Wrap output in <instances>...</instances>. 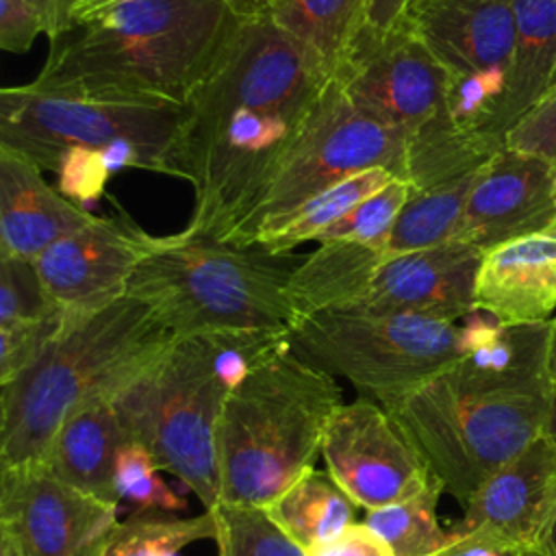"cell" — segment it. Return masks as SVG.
<instances>
[{
	"label": "cell",
	"mask_w": 556,
	"mask_h": 556,
	"mask_svg": "<svg viewBox=\"0 0 556 556\" xmlns=\"http://www.w3.org/2000/svg\"><path fill=\"white\" fill-rule=\"evenodd\" d=\"M356 508V502L332 480V476L315 467L302 473L265 506L278 528L304 549L354 523Z\"/></svg>",
	"instance_id": "d4e9b609"
},
{
	"label": "cell",
	"mask_w": 556,
	"mask_h": 556,
	"mask_svg": "<svg viewBox=\"0 0 556 556\" xmlns=\"http://www.w3.org/2000/svg\"><path fill=\"white\" fill-rule=\"evenodd\" d=\"M397 178L393 172L376 167L361 172L298 206L269 232L258 239V248L269 254H287L304 241H317V237L350 213L358 202L382 189L387 182Z\"/></svg>",
	"instance_id": "4316f807"
},
{
	"label": "cell",
	"mask_w": 556,
	"mask_h": 556,
	"mask_svg": "<svg viewBox=\"0 0 556 556\" xmlns=\"http://www.w3.org/2000/svg\"><path fill=\"white\" fill-rule=\"evenodd\" d=\"M552 89H556V70H554L552 80H549V85H547V91H552ZM547 91H545V93H547Z\"/></svg>",
	"instance_id": "f6af8a7d"
},
{
	"label": "cell",
	"mask_w": 556,
	"mask_h": 556,
	"mask_svg": "<svg viewBox=\"0 0 556 556\" xmlns=\"http://www.w3.org/2000/svg\"><path fill=\"white\" fill-rule=\"evenodd\" d=\"M306 556H395L391 545L365 521H354L339 534L315 543Z\"/></svg>",
	"instance_id": "d590c367"
},
{
	"label": "cell",
	"mask_w": 556,
	"mask_h": 556,
	"mask_svg": "<svg viewBox=\"0 0 556 556\" xmlns=\"http://www.w3.org/2000/svg\"><path fill=\"white\" fill-rule=\"evenodd\" d=\"M465 354L393 404L389 415L463 508L482 482L545 434L549 321L463 319Z\"/></svg>",
	"instance_id": "7a4b0ae2"
},
{
	"label": "cell",
	"mask_w": 556,
	"mask_h": 556,
	"mask_svg": "<svg viewBox=\"0 0 556 556\" xmlns=\"http://www.w3.org/2000/svg\"><path fill=\"white\" fill-rule=\"evenodd\" d=\"M545 434L556 445V315L549 319V343H547V419Z\"/></svg>",
	"instance_id": "f35d334b"
},
{
	"label": "cell",
	"mask_w": 556,
	"mask_h": 556,
	"mask_svg": "<svg viewBox=\"0 0 556 556\" xmlns=\"http://www.w3.org/2000/svg\"><path fill=\"white\" fill-rule=\"evenodd\" d=\"M443 486L437 478L417 495L365 513V523L380 534L395 556H432L456 541V532L439 523L437 506Z\"/></svg>",
	"instance_id": "83f0119b"
},
{
	"label": "cell",
	"mask_w": 556,
	"mask_h": 556,
	"mask_svg": "<svg viewBox=\"0 0 556 556\" xmlns=\"http://www.w3.org/2000/svg\"><path fill=\"white\" fill-rule=\"evenodd\" d=\"M115 491L119 506L124 504L130 515H174L187 506L161 478V465L152 452L135 439H126L117 452Z\"/></svg>",
	"instance_id": "4dcf8cb0"
},
{
	"label": "cell",
	"mask_w": 556,
	"mask_h": 556,
	"mask_svg": "<svg viewBox=\"0 0 556 556\" xmlns=\"http://www.w3.org/2000/svg\"><path fill=\"white\" fill-rule=\"evenodd\" d=\"M556 517V445L539 437L491 473L454 526L508 556H541Z\"/></svg>",
	"instance_id": "2e32d148"
},
{
	"label": "cell",
	"mask_w": 556,
	"mask_h": 556,
	"mask_svg": "<svg viewBox=\"0 0 556 556\" xmlns=\"http://www.w3.org/2000/svg\"><path fill=\"white\" fill-rule=\"evenodd\" d=\"M235 22L226 0H122L54 41L28 85L59 96L185 104Z\"/></svg>",
	"instance_id": "3957f363"
},
{
	"label": "cell",
	"mask_w": 556,
	"mask_h": 556,
	"mask_svg": "<svg viewBox=\"0 0 556 556\" xmlns=\"http://www.w3.org/2000/svg\"><path fill=\"white\" fill-rule=\"evenodd\" d=\"M556 222V165L500 148L478 172L456 239L482 254Z\"/></svg>",
	"instance_id": "e0dca14e"
},
{
	"label": "cell",
	"mask_w": 556,
	"mask_h": 556,
	"mask_svg": "<svg viewBox=\"0 0 556 556\" xmlns=\"http://www.w3.org/2000/svg\"><path fill=\"white\" fill-rule=\"evenodd\" d=\"M172 339L152 308L128 295L67 317L56 339L0 384V469L37 465L74 408L115 397Z\"/></svg>",
	"instance_id": "5b68a950"
},
{
	"label": "cell",
	"mask_w": 556,
	"mask_h": 556,
	"mask_svg": "<svg viewBox=\"0 0 556 556\" xmlns=\"http://www.w3.org/2000/svg\"><path fill=\"white\" fill-rule=\"evenodd\" d=\"M432 556H508V554L497 552V549H493V547H489V545H484V543H480V541H476L467 534L456 532V541L452 545H447L445 549L432 554Z\"/></svg>",
	"instance_id": "ab89813d"
},
{
	"label": "cell",
	"mask_w": 556,
	"mask_h": 556,
	"mask_svg": "<svg viewBox=\"0 0 556 556\" xmlns=\"http://www.w3.org/2000/svg\"><path fill=\"white\" fill-rule=\"evenodd\" d=\"M387 261V245L345 239L321 241L289 274L287 293L298 319L321 311L356 306Z\"/></svg>",
	"instance_id": "7402d4cb"
},
{
	"label": "cell",
	"mask_w": 556,
	"mask_h": 556,
	"mask_svg": "<svg viewBox=\"0 0 556 556\" xmlns=\"http://www.w3.org/2000/svg\"><path fill=\"white\" fill-rule=\"evenodd\" d=\"M341 404L337 378L300 358L287 334L248 369L222 408V504H271L315 467L326 428Z\"/></svg>",
	"instance_id": "52a82bcc"
},
{
	"label": "cell",
	"mask_w": 556,
	"mask_h": 556,
	"mask_svg": "<svg viewBox=\"0 0 556 556\" xmlns=\"http://www.w3.org/2000/svg\"><path fill=\"white\" fill-rule=\"evenodd\" d=\"M219 528L213 510L198 517L130 515L119 521L106 539L100 556H176L195 541L217 539Z\"/></svg>",
	"instance_id": "f1b7e54d"
},
{
	"label": "cell",
	"mask_w": 556,
	"mask_h": 556,
	"mask_svg": "<svg viewBox=\"0 0 556 556\" xmlns=\"http://www.w3.org/2000/svg\"><path fill=\"white\" fill-rule=\"evenodd\" d=\"M156 237L128 215L91 217L35 258L37 274L67 317L91 315L126 295V285Z\"/></svg>",
	"instance_id": "9a60e30c"
},
{
	"label": "cell",
	"mask_w": 556,
	"mask_h": 556,
	"mask_svg": "<svg viewBox=\"0 0 556 556\" xmlns=\"http://www.w3.org/2000/svg\"><path fill=\"white\" fill-rule=\"evenodd\" d=\"M330 83L269 17H237L185 102L176 165L195 198L185 232L235 241Z\"/></svg>",
	"instance_id": "6da1fadb"
},
{
	"label": "cell",
	"mask_w": 556,
	"mask_h": 556,
	"mask_svg": "<svg viewBox=\"0 0 556 556\" xmlns=\"http://www.w3.org/2000/svg\"><path fill=\"white\" fill-rule=\"evenodd\" d=\"M510 4L515 15V56L500 115L502 141L513 124L545 96L556 70V0H510Z\"/></svg>",
	"instance_id": "603a6c76"
},
{
	"label": "cell",
	"mask_w": 556,
	"mask_h": 556,
	"mask_svg": "<svg viewBox=\"0 0 556 556\" xmlns=\"http://www.w3.org/2000/svg\"><path fill=\"white\" fill-rule=\"evenodd\" d=\"M126 439L113 397L89 400L70 413L37 465L65 484L119 506L115 463Z\"/></svg>",
	"instance_id": "44dd1931"
},
{
	"label": "cell",
	"mask_w": 556,
	"mask_h": 556,
	"mask_svg": "<svg viewBox=\"0 0 556 556\" xmlns=\"http://www.w3.org/2000/svg\"><path fill=\"white\" fill-rule=\"evenodd\" d=\"M185 104L46 93L30 85L0 91V143L56 172L59 191L83 206L115 169L178 178Z\"/></svg>",
	"instance_id": "8992f818"
},
{
	"label": "cell",
	"mask_w": 556,
	"mask_h": 556,
	"mask_svg": "<svg viewBox=\"0 0 556 556\" xmlns=\"http://www.w3.org/2000/svg\"><path fill=\"white\" fill-rule=\"evenodd\" d=\"M213 513L219 556H306V549L285 534L265 508L219 504Z\"/></svg>",
	"instance_id": "1f68e13d"
},
{
	"label": "cell",
	"mask_w": 556,
	"mask_h": 556,
	"mask_svg": "<svg viewBox=\"0 0 556 556\" xmlns=\"http://www.w3.org/2000/svg\"><path fill=\"white\" fill-rule=\"evenodd\" d=\"M476 311L504 326L549 321L556 311V222L482 254Z\"/></svg>",
	"instance_id": "d6986e66"
},
{
	"label": "cell",
	"mask_w": 556,
	"mask_h": 556,
	"mask_svg": "<svg viewBox=\"0 0 556 556\" xmlns=\"http://www.w3.org/2000/svg\"><path fill=\"white\" fill-rule=\"evenodd\" d=\"M334 78L361 113L406 141L410 187L456 178L493 156L454 126L447 76L406 17L384 33L363 26Z\"/></svg>",
	"instance_id": "9c48e42d"
},
{
	"label": "cell",
	"mask_w": 556,
	"mask_h": 556,
	"mask_svg": "<svg viewBox=\"0 0 556 556\" xmlns=\"http://www.w3.org/2000/svg\"><path fill=\"white\" fill-rule=\"evenodd\" d=\"M480 167L434 185L410 187V195L387 241L389 258L456 239L460 217Z\"/></svg>",
	"instance_id": "484cf974"
},
{
	"label": "cell",
	"mask_w": 556,
	"mask_h": 556,
	"mask_svg": "<svg viewBox=\"0 0 556 556\" xmlns=\"http://www.w3.org/2000/svg\"><path fill=\"white\" fill-rule=\"evenodd\" d=\"M291 269L278 254L180 230L156 237L126 295L148 304L174 337L289 334L298 321L287 293Z\"/></svg>",
	"instance_id": "ba28073f"
},
{
	"label": "cell",
	"mask_w": 556,
	"mask_h": 556,
	"mask_svg": "<svg viewBox=\"0 0 556 556\" xmlns=\"http://www.w3.org/2000/svg\"><path fill=\"white\" fill-rule=\"evenodd\" d=\"M41 13L46 24V37L54 43L76 28L74 0H30Z\"/></svg>",
	"instance_id": "8d00e7d4"
},
{
	"label": "cell",
	"mask_w": 556,
	"mask_h": 556,
	"mask_svg": "<svg viewBox=\"0 0 556 556\" xmlns=\"http://www.w3.org/2000/svg\"><path fill=\"white\" fill-rule=\"evenodd\" d=\"M115 2H122V0H111V4H115Z\"/></svg>",
	"instance_id": "bcb514c9"
},
{
	"label": "cell",
	"mask_w": 556,
	"mask_h": 556,
	"mask_svg": "<svg viewBox=\"0 0 556 556\" xmlns=\"http://www.w3.org/2000/svg\"><path fill=\"white\" fill-rule=\"evenodd\" d=\"M406 20L447 76L454 126L495 154L515 56L510 0H413Z\"/></svg>",
	"instance_id": "8fae6325"
},
{
	"label": "cell",
	"mask_w": 556,
	"mask_h": 556,
	"mask_svg": "<svg viewBox=\"0 0 556 556\" xmlns=\"http://www.w3.org/2000/svg\"><path fill=\"white\" fill-rule=\"evenodd\" d=\"M0 556H20L17 549L13 547V543L0 534Z\"/></svg>",
	"instance_id": "ee69618b"
},
{
	"label": "cell",
	"mask_w": 556,
	"mask_h": 556,
	"mask_svg": "<svg viewBox=\"0 0 556 556\" xmlns=\"http://www.w3.org/2000/svg\"><path fill=\"white\" fill-rule=\"evenodd\" d=\"M376 167L406 180V141L361 113L332 76L304 130L230 245L254 248L265 232L317 193Z\"/></svg>",
	"instance_id": "7c38bea8"
},
{
	"label": "cell",
	"mask_w": 556,
	"mask_h": 556,
	"mask_svg": "<svg viewBox=\"0 0 556 556\" xmlns=\"http://www.w3.org/2000/svg\"><path fill=\"white\" fill-rule=\"evenodd\" d=\"M413 0H367V13L365 24L369 30L384 33L393 26H397L410 7Z\"/></svg>",
	"instance_id": "74e56055"
},
{
	"label": "cell",
	"mask_w": 556,
	"mask_h": 556,
	"mask_svg": "<svg viewBox=\"0 0 556 556\" xmlns=\"http://www.w3.org/2000/svg\"><path fill=\"white\" fill-rule=\"evenodd\" d=\"M237 17H258L265 15L274 0H226Z\"/></svg>",
	"instance_id": "60d3db41"
},
{
	"label": "cell",
	"mask_w": 556,
	"mask_h": 556,
	"mask_svg": "<svg viewBox=\"0 0 556 556\" xmlns=\"http://www.w3.org/2000/svg\"><path fill=\"white\" fill-rule=\"evenodd\" d=\"M365 13L367 0H274L265 17L334 76L365 24Z\"/></svg>",
	"instance_id": "cb8c5ba5"
},
{
	"label": "cell",
	"mask_w": 556,
	"mask_h": 556,
	"mask_svg": "<svg viewBox=\"0 0 556 556\" xmlns=\"http://www.w3.org/2000/svg\"><path fill=\"white\" fill-rule=\"evenodd\" d=\"M480 261L482 252L458 239L393 256L352 308L460 321L476 311Z\"/></svg>",
	"instance_id": "ac0fdd59"
},
{
	"label": "cell",
	"mask_w": 556,
	"mask_h": 556,
	"mask_svg": "<svg viewBox=\"0 0 556 556\" xmlns=\"http://www.w3.org/2000/svg\"><path fill=\"white\" fill-rule=\"evenodd\" d=\"M91 217L52 189L35 161L0 143V256L35 261Z\"/></svg>",
	"instance_id": "ffe728a7"
},
{
	"label": "cell",
	"mask_w": 556,
	"mask_h": 556,
	"mask_svg": "<svg viewBox=\"0 0 556 556\" xmlns=\"http://www.w3.org/2000/svg\"><path fill=\"white\" fill-rule=\"evenodd\" d=\"M287 334L174 337L115 397L128 439L143 443L206 510L222 504L217 424L248 369Z\"/></svg>",
	"instance_id": "277c9868"
},
{
	"label": "cell",
	"mask_w": 556,
	"mask_h": 556,
	"mask_svg": "<svg viewBox=\"0 0 556 556\" xmlns=\"http://www.w3.org/2000/svg\"><path fill=\"white\" fill-rule=\"evenodd\" d=\"M504 146L556 165V89L547 91L504 137Z\"/></svg>",
	"instance_id": "836d02e7"
},
{
	"label": "cell",
	"mask_w": 556,
	"mask_h": 556,
	"mask_svg": "<svg viewBox=\"0 0 556 556\" xmlns=\"http://www.w3.org/2000/svg\"><path fill=\"white\" fill-rule=\"evenodd\" d=\"M410 195V182L393 178L382 189L358 202L337 224L317 237V243L330 239H345L371 245H387L393 224Z\"/></svg>",
	"instance_id": "d6a6232c"
},
{
	"label": "cell",
	"mask_w": 556,
	"mask_h": 556,
	"mask_svg": "<svg viewBox=\"0 0 556 556\" xmlns=\"http://www.w3.org/2000/svg\"><path fill=\"white\" fill-rule=\"evenodd\" d=\"M111 7V0H74V13H76V26L85 20L93 17L96 13Z\"/></svg>",
	"instance_id": "b9f144b4"
},
{
	"label": "cell",
	"mask_w": 556,
	"mask_h": 556,
	"mask_svg": "<svg viewBox=\"0 0 556 556\" xmlns=\"http://www.w3.org/2000/svg\"><path fill=\"white\" fill-rule=\"evenodd\" d=\"M119 506L87 495L39 465L0 469V534L20 556H100Z\"/></svg>",
	"instance_id": "5bb4252c"
},
{
	"label": "cell",
	"mask_w": 556,
	"mask_h": 556,
	"mask_svg": "<svg viewBox=\"0 0 556 556\" xmlns=\"http://www.w3.org/2000/svg\"><path fill=\"white\" fill-rule=\"evenodd\" d=\"M321 458L332 480L365 510L408 500L434 480L389 410L361 395L334 410Z\"/></svg>",
	"instance_id": "4fadbf2b"
},
{
	"label": "cell",
	"mask_w": 556,
	"mask_h": 556,
	"mask_svg": "<svg viewBox=\"0 0 556 556\" xmlns=\"http://www.w3.org/2000/svg\"><path fill=\"white\" fill-rule=\"evenodd\" d=\"M67 315L46 291L35 261L0 256V330L63 326Z\"/></svg>",
	"instance_id": "f546056e"
},
{
	"label": "cell",
	"mask_w": 556,
	"mask_h": 556,
	"mask_svg": "<svg viewBox=\"0 0 556 556\" xmlns=\"http://www.w3.org/2000/svg\"><path fill=\"white\" fill-rule=\"evenodd\" d=\"M291 350L313 367L345 378L361 397L391 408L465 354L463 324L356 308L300 317Z\"/></svg>",
	"instance_id": "30bf717a"
},
{
	"label": "cell",
	"mask_w": 556,
	"mask_h": 556,
	"mask_svg": "<svg viewBox=\"0 0 556 556\" xmlns=\"http://www.w3.org/2000/svg\"><path fill=\"white\" fill-rule=\"evenodd\" d=\"M46 35L41 13L30 0H0V48L7 52H26L33 41Z\"/></svg>",
	"instance_id": "e575fe53"
},
{
	"label": "cell",
	"mask_w": 556,
	"mask_h": 556,
	"mask_svg": "<svg viewBox=\"0 0 556 556\" xmlns=\"http://www.w3.org/2000/svg\"><path fill=\"white\" fill-rule=\"evenodd\" d=\"M541 556H556V517H554V523L549 528V534H547V541H545V547H543Z\"/></svg>",
	"instance_id": "7bdbcfd3"
},
{
	"label": "cell",
	"mask_w": 556,
	"mask_h": 556,
	"mask_svg": "<svg viewBox=\"0 0 556 556\" xmlns=\"http://www.w3.org/2000/svg\"><path fill=\"white\" fill-rule=\"evenodd\" d=\"M410 4H413V2H410Z\"/></svg>",
	"instance_id": "7dc6e473"
}]
</instances>
